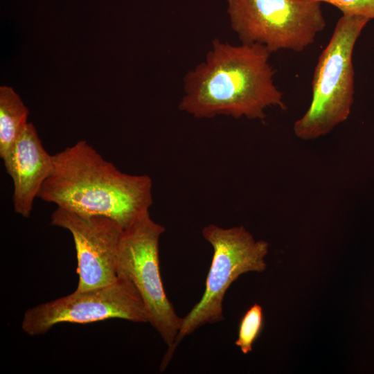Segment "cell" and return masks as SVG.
Segmentation results:
<instances>
[{
	"label": "cell",
	"instance_id": "6da1fadb",
	"mask_svg": "<svg viewBox=\"0 0 374 374\" xmlns=\"http://www.w3.org/2000/svg\"><path fill=\"white\" fill-rule=\"evenodd\" d=\"M270 55L261 44L214 39L205 60L186 74L179 109L198 118L226 115L262 121L267 107L285 110Z\"/></svg>",
	"mask_w": 374,
	"mask_h": 374
},
{
	"label": "cell",
	"instance_id": "7a4b0ae2",
	"mask_svg": "<svg viewBox=\"0 0 374 374\" xmlns=\"http://www.w3.org/2000/svg\"><path fill=\"white\" fill-rule=\"evenodd\" d=\"M52 160L38 198L78 214L112 218L123 229L150 213L152 179L121 172L86 141L52 155Z\"/></svg>",
	"mask_w": 374,
	"mask_h": 374
},
{
	"label": "cell",
	"instance_id": "3957f363",
	"mask_svg": "<svg viewBox=\"0 0 374 374\" xmlns=\"http://www.w3.org/2000/svg\"><path fill=\"white\" fill-rule=\"evenodd\" d=\"M369 21L351 15H342L338 19L314 69L310 105L294 124L298 138L312 140L325 136L348 118L355 92L353 52Z\"/></svg>",
	"mask_w": 374,
	"mask_h": 374
},
{
	"label": "cell",
	"instance_id": "277c9868",
	"mask_svg": "<svg viewBox=\"0 0 374 374\" xmlns=\"http://www.w3.org/2000/svg\"><path fill=\"white\" fill-rule=\"evenodd\" d=\"M202 235L213 249L205 290L200 300L181 318L172 348L162 359L161 371L166 369L185 337L205 324L224 319L222 301L234 280L244 273L262 272L267 267L265 258L268 253V243L256 240L242 226L224 229L209 224L203 228Z\"/></svg>",
	"mask_w": 374,
	"mask_h": 374
},
{
	"label": "cell",
	"instance_id": "5b68a950",
	"mask_svg": "<svg viewBox=\"0 0 374 374\" xmlns=\"http://www.w3.org/2000/svg\"><path fill=\"white\" fill-rule=\"evenodd\" d=\"M231 27L242 44H258L271 53L301 52L313 44L326 21L313 0H226Z\"/></svg>",
	"mask_w": 374,
	"mask_h": 374
},
{
	"label": "cell",
	"instance_id": "8992f818",
	"mask_svg": "<svg viewBox=\"0 0 374 374\" xmlns=\"http://www.w3.org/2000/svg\"><path fill=\"white\" fill-rule=\"evenodd\" d=\"M165 228L146 214L123 229L118 249L117 274L129 280L138 292L145 308L148 323L172 348L181 318L168 299L159 266V239Z\"/></svg>",
	"mask_w": 374,
	"mask_h": 374
},
{
	"label": "cell",
	"instance_id": "52a82bcc",
	"mask_svg": "<svg viewBox=\"0 0 374 374\" xmlns=\"http://www.w3.org/2000/svg\"><path fill=\"white\" fill-rule=\"evenodd\" d=\"M110 319L148 323L143 301L133 284L118 276L114 283L65 296L27 310L21 328L30 336L48 332L61 323H89Z\"/></svg>",
	"mask_w": 374,
	"mask_h": 374
},
{
	"label": "cell",
	"instance_id": "ba28073f",
	"mask_svg": "<svg viewBox=\"0 0 374 374\" xmlns=\"http://www.w3.org/2000/svg\"><path fill=\"white\" fill-rule=\"evenodd\" d=\"M53 226L67 229L74 241L79 276L75 290L111 284L118 278L117 256L123 231L114 220L84 215L57 207L51 215Z\"/></svg>",
	"mask_w": 374,
	"mask_h": 374
},
{
	"label": "cell",
	"instance_id": "9c48e42d",
	"mask_svg": "<svg viewBox=\"0 0 374 374\" xmlns=\"http://www.w3.org/2000/svg\"><path fill=\"white\" fill-rule=\"evenodd\" d=\"M1 159L13 182L14 211L23 217H28L33 201L48 177L53 164L52 155L44 149L32 123L27 124Z\"/></svg>",
	"mask_w": 374,
	"mask_h": 374
},
{
	"label": "cell",
	"instance_id": "30bf717a",
	"mask_svg": "<svg viewBox=\"0 0 374 374\" xmlns=\"http://www.w3.org/2000/svg\"><path fill=\"white\" fill-rule=\"evenodd\" d=\"M28 109L11 87H0V157L12 148L25 130Z\"/></svg>",
	"mask_w": 374,
	"mask_h": 374
},
{
	"label": "cell",
	"instance_id": "8fae6325",
	"mask_svg": "<svg viewBox=\"0 0 374 374\" xmlns=\"http://www.w3.org/2000/svg\"><path fill=\"white\" fill-rule=\"evenodd\" d=\"M263 324L262 308L256 303L247 310L239 324L238 339L235 344L244 354L252 350L253 344L259 337Z\"/></svg>",
	"mask_w": 374,
	"mask_h": 374
},
{
	"label": "cell",
	"instance_id": "7c38bea8",
	"mask_svg": "<svg viewBox=\"0 0 374 374\" xmlns=\"http://www.w3.org/2000/svg\"><path fill=\"white\" fill-rule=\"evenodd\" d=\"M330 3L343 15H358L369 20L374 19V0H313Z\"/></svg>",
	"mask_w": 374,
	"mask_h": 374
}]
</instances>
